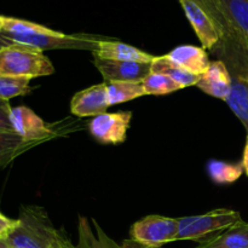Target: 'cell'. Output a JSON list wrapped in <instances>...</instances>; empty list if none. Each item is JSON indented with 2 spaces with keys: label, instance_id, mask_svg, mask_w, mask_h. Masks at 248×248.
Listing matches in <instances>:
<instances>
[{
  "label": "cell",
  "instance_id": "cell-1",
  "mask_svg": "<svg viewBox=\"0 0 248 248\" xmlns=\"http://www.w3.org/2000/svg\"><path fill=\"white\" fill-rule=\"evenodd\" d=\"M99 40L97 36L64 34L26 19L2 16L0 43L28 46L41 52L46 50H89L93 52Z\"/></svg>",
  "mask_w": 248,
  "mask_h": 248
},
{
  "label": "cell",
  "instance_id": "cell-2",
  "mask_svg": "<svg viewBox=\"0 0 248 248\" xmlns=\"http://www.w3.org/2000/svg\"><path fill=\"white\" fill-rule=\"evenodd\" d=\"M58 232L43 207L22 206L16 227L6 241L11 248H52Z\"/></svg>",
  "mask_w": 248,
  "mask_h": 248
},
{
  "label": "cell",
  "instance_id": "cell-3",
  "mask_svg": "<svg viewBox=\"0 0 248 248\" xmlns=\"http://www.w3.org/2000/svg\"><path fill=\"white\" fill-rule=\"evenodd\" d=\"M55 73L51 61L41 51L17 44L0 43V77L34 78Z\"/></svg>",
  "mask_w": 248,
  "mask_h": 248
},
{
  "label": "cell",
  "instance_id": "cell-4",
  "mask_svg": "<svg viewBox=\"0 0 248 248\" xmlns=\"http://www.w3.org/2000/svg\"><path fill=\"white\" fill-rule=\"evenodd\" d=\"M242 222L239 212L232 210H215L202 216L178 218V236L177 241L193 240L201 241L216 232L225 230Z\"/></svg>",
  "mask_w": 248,
  "mask_h": 248
},
{
  "label": "cell",
  "instance_id": "cell-5",
  "mask_svg": "<svg viewBox=\"0 0 248 248\" xmlns=\"http://www.w3.org/2000/svg\"><path fill=\"white\" fill-rule=\"evenodd\" d=\"M131 240L148 247H162L170 242L177 241L178 219L148 216L131 227Z\"/></svg>",
  "mask_w": 248,
  "mask_h": 248
},
{
  "label": "cell",
  "instance_id": "cell-6",
  "mask_svg": "<svg viewBox=\"0 0 248 248\" xmlns=\"http://www.w3.org/2000/svg\"><path fill=\"white\" fill-rule=\"evenodd\" d=\"M222 61L232 74V91L225 102L248 135V60L241 56H229Z\"/></svg>",
  "mask_w": 248,
  "mask_h": 248
},
{
  "label": "cell",
  "instance_id": "cell-7",
  "mask_svg": "<svg viewBox=\"0 0 248 248\" xmlns=\"http://www.w3.org/2000/svg\"><path fill=\"white\" fill-rule=\"evenodd\" d=\"M131 119V111L101 114L90 121V132L98 142L104 144H120L127 137Z\"/></svg>",
  "mask_w": 248,
  "mask_h": 248
},
{
  "label": "cell",
  "instance_id": "cell-8",
  "mask_svg": "<svg viewBox=\"0 0 248 248\" xmlns=\"http://www.w3.org/2000/svg\"><path fill=\"white\" fill-rule=\"evenodd\" d=\"M10 120L14 132L26 140L45 143L56 136V132L28 107L19 106L12 108Z\"/></svg>",
  "mask_w": 248,
  "mask_h": 248
},
{
  "label": "cell",
  "instance_id": "cell-9",
  "mask_svg": "<svg viewBox=\"0 0 248 248\" xmlns=\"http://www.w3.org/2000/svg\"><path fill=\"white\" fill-rule=\"evenodd\" d=\"M179 2L199 40L202 44V48L213 50L217 47L223 36L212 17L191 0H179Z\"/></svg>",
  "mask_w": 248,
  "mask_h": 248
},
{
  "label": "cell",
  "instance_id": "cell-10",
  "mask_svg": "<svg viewBox=\"0 0 248 248\" xmlns=\"http://www.w3.org/2000/svg\"><path fill=\"white\" fill-rule=\"evenodd\" d=\"M110 107L107 82L93 85L77 92L70 102V111L80 118L97 116L107 113Z\"/></svg>",
  "mask_w": 248,
  "mask_h": 248
},
{
  "label": "cell",
  "instance_id": "cell-11",
  "mask_svg": "<svg viewBox=\"0 0 248 248\" xmlns=\"http://www.w3.org/2000/svg\"><path fill=\"white\" fill-rule=\"evenodd\" d=\"M94 65L103 75L104 81H138L152 73V63L111 61L94 58Z\"/></svg>",
  "mask_w": 248,
  "mask_h": 248
},
{
  "label": "cell",
  "instance_id": "cell-12",
  "mask_svg": "<svg viewBox=\"0 0 248 248\" xmlns=\"http://www.w3.org/2000/svg\"><path fill=\"white\" fill-rule=\"evenodd\" d=\"M232 33V40L248 52V0H218Z\"/></svg>",
  "mask_w": 248,
  "mask_h": 248
},
{
  "label": "cell",
  "instance_id": "cell-13",
  "mask_svg": "<svg viewBox=\"0 0 248 248\" xmlns=\"http://www.w3.org/2000/svg\"><path fill=\"white\" fill-rule=\"evenodd\" d=\"M196 87L218 99H225L232 91V74L222 60L210 63L208 69L201 75Z\"/></svg>",
  "mask_w": 248,
  "mask_h": 248
},
{
  "label": "cell",
  "instance_id": "cell-14",
  "mask_svg": "<svg viewBox=\"0 0 248 248\" xmlns=\"http://www.w3.org/2000/svg\"><path fill=\"white\" fill-rule=\"evenodd\" d=\"M94 58L111 61H131V62L152 63L155 60V56L140 50L128 44L121 43L116 40H107L101 39L98 46L93 51Z\"/></svg>",
  "mask_w": 248,
  "mask_h": 248
},
{
  "label": "cell",
  "instance_id": "cell-15",
  "mask_svg": "<svg viewBox=\"0 0 248 248\" xmlns=\"http://www.w3.org/2000/svg\"><path fill=\"white\" fill-rule=\"evenodd\" d=\"M167 56L179 67L200 77L208 69L211 63L205 48L193 45L177 46Z\"/></svg>",
  "mask_w": 248,
  "mask_h": 248
},
{
  "label": "cell",
  "instance_id": "cell-16",
  "mask_svg": "<svg viewBox=\"0 0 248 248\" xmlns=\"http://www.w3.org/2000/svg\"><path fill=\"white\" fill-rule=\"evenodd\" d=\"M93 228L90 225L89 219L84 216L79 217L78 232H79V241L78 248H121L120 245L116 244L113 239L106 234L101 225L92 220Z\"/></svg>",
  "mask_w": 248,
  "mask_h": 248
},
{
  "label": "cell",
  "instance_id": "cell-17",
  "mask_svg": "<svg viewBox=\"0 0 248 248\" xmlns=\"http://www.w3.org/2000/svg\"><path fill=\"white\" fill-rule=\"evenodd\" d=\"M196 248H248V223L244 220L205 240Z\"/></svg>",
  "mask_w": 248,
  "mask_h": 248
},
{
  "label": "cell",
  "instance_id": "cell-18",
  "mask_svg": "<svg viewBox=\"0 0 248 248\" xmlns=\"http://www.w3.org/2000/svg\"><path fill=\"white\" fill-rule=\"evenodd\" d=\"M43 143L26 140L16 133L0 132V170L5 169L22 154Z\"/></svg>",
  "mask_w": 248,
  "mask_h": 248
},
{
  "label": "cell",
  "instance_id": "cell-19",
  "mask_svg": "<svg viewBox=\"0 0 248 248\" xmlns=\"http://www.w3.org/2000/svg\"><path fill=\"white\" fill-rule=\"evenodd\" d=\"M152 73L167 75L173 79L177 84L181 85L182 89L188 86H196L201 78L200 75L193 74V73L179 67L167 55L155 57V60L152 62Z\"/></svg>",
  "mask_w": 248,
  "mask_h": 248
},
{
  "label": "cell",
  "instance_id": "cell-20",
  "mask_svg": "<svg viewBox=\"0 0 248 248\" xmlns=\"http://www.w3.org/2000/svg\"><path fill=\"white\" fill-rule=\"evenodd\" d=\"M110 106L132 101L145 96L143 80L138 81H110L107 82Z\"/></svg>",
  "mask_w": 248,
  "mask_h": 248
},
{
  "label": "cell",
  "instance_id": "cell-21",
  "mask_svg": "<svg viewBox=\"0 0 248 248\" xmlns=\"http://www.w3.org/2000/svg\"><path fill=\"white\" fill-rule=\"evenodd\" d=\"M207 170L211 179L217 184L234 183L245 172L242 164H229L220 160H211Z\"/></svg>",
  "mask_w": 248,
  "mask_h": 248
},
{
  "label": "cell",
  "instance_id": "cell-22",
  "mask_svg": "<svg viewBox=\"0 0 248 248\" xmlns=\"http://www.w3.org/2000/svg\"><path fill=\"white\" fill-rule=\"evenodd\" d=\"M143 86H144L145 96L149 94L160 96L182 89L181 85L177 84L173 79L160 73H150L147 78L143 79Z\"/></svg>",
  "mask_w": 248,
  "mask_h": 248
},
{
  "label": "cell",
  "instance_id": "cell-23",
  "mask_svg": "<svg viewBox=\"0 0 248 248\" xmlns=\"http://www.w3.org/2000/svg\"><path fill=\"white\" fill-rule=\"evenodd\" d=\"M31 80L23 77H0V98L5 101L15 98L18 96H24L31 92Z\"/></svg>",
  "mask_w": 248,
  "mask_h": 248
},
{
  "label": "cell",
  "instance_id": "cell-24",
  "mask_svg": "<svg viewBox=\"0 0 248 248\" xmlns=\"http://www.w3.org/2000/svg\"><path fill=\"white\" fill-rule=\"evenodd\" d=\"M11 110L12 107L10 106V102L0 98V132L15 133L11 125V120H10Z\"/></svg>",
  "mask_w": 248,
  "mask_h": 248
},
{
  "label": "cell",
  "instance_id": "cell-25",
  "mask_svg": "<svg viewBox=\"0 0 248 248\" xmlns=\"http://www.w3.org/2000/svg\"><path fill=\"white\" fill-rule=\"evenodd\" d=\"M17 219H11L0 212V239H6L12 229L16 227Z\"/></svg>",
  "mask_w": 248,
  "mask_h": 248
},
{
  "label": "cell",
  "instance_id": "cell-26",
  "mask_svg": "<svg viewBox=\"0 0 248 248\" xmlns=\"http://www.w3.org/2000/svg\"><path fill=\"white\" fill-rule=\"evenodd\" d=\"M52 248H78L75 245L72 244L69 239L67 237V235L62 232H58L57 237H56L55 242H53Z\"/></svg>",
  "mask_w": 248,
  "mask_h": 248
},
{
  "label": "cell",
  "instance_id": "cell-27",
  "mask_svg": "<svg viewBox=\"0 0 248 248\" xmlns=\"http://www.w3.org/2000/svg\"><path fill=\"white\" fill-rule=\"evenodd\" d=\"M121 248H162V247H148L144 245H140L133 240H125L121 245Z\"/></svg>",
  "mask_w": 248,
  "mask_h": 248
},
{
  "label": "cell",
  "instance_id": "cell-28",
  "mask_svg": "<svg viewBox=\"0 0 248 248\" xmlns=\"http://www.w3.org/2000/svg\"><path fill=\"white\" fill-rule=\"evenodd\" d=\"M242 166H244L245 172L248 176V135L246 138V144H245V149H244V157H242Z\"/></svg>",
  "mask_w": 248,
  "mask_h": 248
},
{
  "label": "cell",
  "instance_id": "cell-29",
  "mask_svg": "<svg viewBox=\"0 0 248 248\" xmlns=\"http://www.w3.org/2000/svg\"><path fill=\"white\" fill-rule=\"evenodd\" d=\"M0 248H11L6 239H0Z\"/></svg>",
  "mask_w": 248,
  "mask_h": 248
},
{
  "label": "cell",
  "instance_id": "cell-30",
  "mask_svg": "<svg viewBox=\"0 0 248 248\" xmlns=\"http://www.w3.org/2000/svg\"><path fill=\"white\" fill-rule=\"evenodd\" d=\"M2 31V16H0V34Z\"/></svg>",
  "mask_w": 248,
  "mask_h": 248
}]
</instances>
